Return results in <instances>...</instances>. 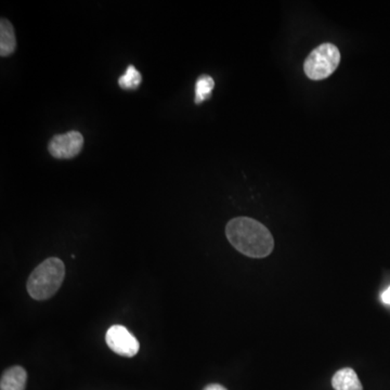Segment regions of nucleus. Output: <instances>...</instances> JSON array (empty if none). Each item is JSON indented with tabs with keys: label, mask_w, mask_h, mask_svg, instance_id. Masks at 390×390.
Wrapping results in <instances>:
<instances>
[{
	"label": "nucleus",
	"mask_w": 390,
	"mask_h": 390,
	"mask_svg": "<svg viewBox=\"0 0 390 390\" xmlns=\"http://www.w3.org/2000/svg\"><path fill=\"white\" fill-rule=\"evenodd\" d=\"M226 235L234 249L251 258H265L274 247L271 232L261 222L249 217L230 220Z\"/></svg>",
	"instance_id": "f257e3e1"
},
{
	"label": "nucleus",
	"mask_w": 390,
	"mask_h": 390,
	"mask_svg": "<svg viewBox=\"0 0 390 390\" xmlns=\"http://www.w3.org/2000/svg\"><path fill=\"white\" fill-rule=\"evenodd\" d=\"M65 278V266L61 259L50 257L31 273L27 292L35 300H46L58 292Z\"/></svg>",
	"instance_id": "f03ea898"
},
{
	"label": "nucleus",
	"mask_w": 390,
	"mask_h": 390,
	"mask_svg": "<svg viewBox=\"0 0 390 390\" xmlns=\"http://www.w3.org/2000/svg\"><path fill=\"white\" fill-rule=\"evenodd\" d=\"M341 62V52L335 45L325 42L312 50L306 58L304 71L312 81H322L334 73Z\"/></svg>",
	"instance_id": "7ed1b4c3"
},
{
	"label": "nucleus",
	"mask_w": 390,
	"mask_h": 390,
	"mask_svg": "<svg viewBox=\"0 0 390 390\" xmlns=\"http://www.w3.org/2000/svg\"><path fill=\"white\" fill-rule=\"evenodd\" d=\"M105 341L113 352L126 358L136 356L140 349L138 339L123 325H113L107 329Z\"/></svg>",
	"instance_id": "20e7f679"
},
{
	"label": "nucleus",
	"mask_w": 390,
	"mask_h": 390,
	"mask_svg": "<svg viewBox=\"0 0 390 390\" xmlns=\"http://www.w3.org/2000/svg\"><path fill=\"white\" fill-rule=\"evenodd\" d=\"M83 146V134L78 132H70L54 136L49 142L48 150L56 159H70L78 155Z\"/></svg>",
	"instance_id": "39448f33"
},
{
	"label": "nucleus",
	"mask_w": 390,
	"mask_h": 390,
	"mask_svg": "<svg viewBox=\"0 0 390 390\" xmlns=\"http://www.w3.org/2000/svg\"><path fill=\"white\" fill-rule=\"evenodd\" d=\"M27 373L22 366H15L3 372L0 380V390H25Z\"/></svg>",
	"instance_id": "423d86ee"
},
{
	"label": "nucleus",
	"mask_w": 390,
	"mask_h": 390,
	"mask_svg": "<svg viewBox=\"0 0 390 390\" xmlns=\"http://www.w3.org/2000/svg\"><path fill=\"white\" fill-rule=\"evenodd\" d=\"M332 386L335 390H364L358 375L350 368L337 370L332 378Z\"/></svg>",
	"instance_id": "0eeeda50"
},
{
	"label": "nucleus",
	"mask_w": 390,
	"mask_h": 390,
	"mask_svg": "<svg viewBox=\"0 0 390 390\" xmlns=\"http://www.w3.org/2000/svg\"><path fill=\"white\" fill-rule=\"evenodd\" d=\"M17 47L15 29L7 19H1L0 22V56H8L15 52Z\"/></svg>",
	"instance_id": "6e6552de"
},
{
	"label": "nucleus",
	"mask_w": 390,
	"mask_h": 390,
	"mask_svg": "<svg viewBox=\"0 0 390 390\" xmlns=\"http://www.w3.org/2000/svg\"><path fill=\"white\" fill-rule=\"evenodd\" d=\"M214 87V79L210 75L200 76L195 84V103L200 104L205 100H208L212 95Z\"/></svg>",
	"instance_id": "1a4fd4ad"
},
{
	"label": "nucleus",
	"mask_w": 390,
	"mask_h": 390,
	"mask_svg": "<svg viewBox=\"0 0 390 390\" xmlns=\"http://www.w3.org/2000/svg\"><path fill=\"white\" fill-rule=\"evenodd\" d=\"M142 77L140 72L134 65L128 66L124 75L118 79V85L125 91H134L141 84Z\"/></svg>",
	"instance_id": "9d476101"
},
{
	"label": "nucleus",
	"mask_w": 390,
	"mask_h": 390,
	"mask_svg": "<svg viewBox=\"0 0 390 390\" xmlns=\"http://www.w3.org/2000/svg\"><path fill=\"white\" fill-rule=\"evenodd\" d=\"M203 390H228L227 388L224 387L219 384H210V385L206 386Z\"/></svg>",
	"instance_id": "9b49d317"
},
{
	"label": "nucleus",
	"mask_w": 390,
	"mask_h": 390,
	"mask_svg": "<svg viewBox=\"0 0 390 390\" xmlns=\"http://www.w3.org/2000/svg\"><path fill=\"white\" fill-rule=\"evenodd\" d=\"M382 300H383L385 304L390 305V288H388L387 290L382 294Z\"/></svg>",
	"instance_id": "f8f14e48"
}]
</instances>
